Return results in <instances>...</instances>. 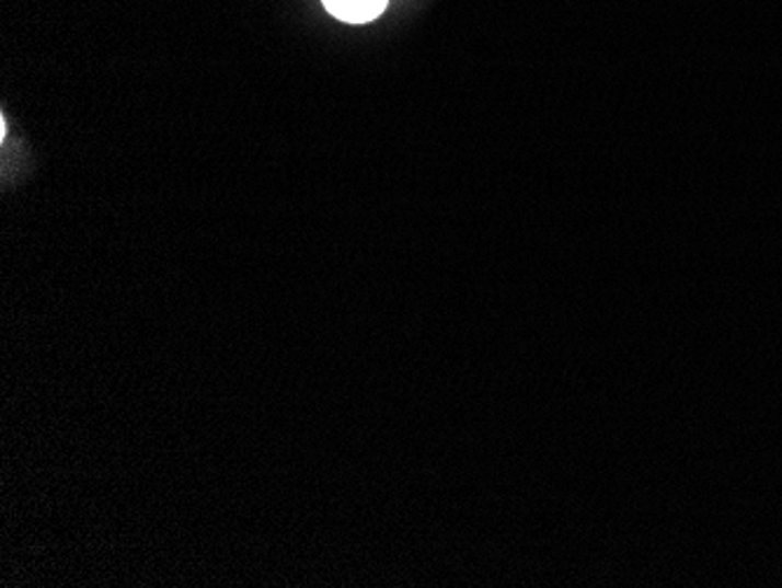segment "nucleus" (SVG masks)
Wrapping results in <instances>:
<instances>
[{
	"mask_svg": "<svg viewBox=\"0 0 782 588\" xmlns=\"http://www.w3.org/2000/svg\"><path fill=\"white\" fill-rule=\"evenodd\" d=\"M326 10L343 22H370L387 8V0H324Z\"/></svg>",
	"mask_w": 782,
	"mask_h": 588,
	"instance_id": "f257e3e1",
	"label": "nucleus"
}]
</instances>
